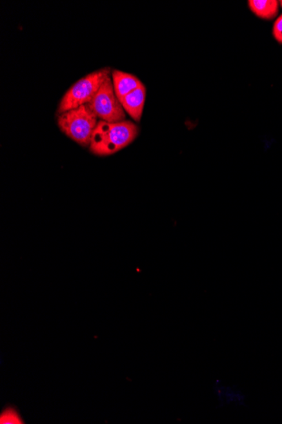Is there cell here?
Here are the masks:
<instances>
[{"label": "cell", "mask_w": 282, "mask_h": 424, "mask_svg": "<svg viewBox=\"0 0 282 424\" xmlns=\"http://www.w3.org/2000/svg\"><path fill=\"white\" fill-rule=\"evenodd\" d=\"M272 33L274 39L282 44V15L274 21Z\"/></svg>", "instance_id": "9c48e42d"}, {"label": "cell", "mask_w": 282, "mask_h": 424, "mask_svg": "<svg viewBox=\"0 0 282 424\" xmlns=\"http://www.w3.org/2000/svg\"><path fill=\"white\" fill-rule=\"evenodd\" d=\"M145 97L146 88L144 84H141L140 87L123 97L121 101L123 110L134 122H141L143 111H144Z\"/></svg>", "instance_id": "5b68a950"}, {"label": "cell", "mask_w": 282, "mask_h": 424, "mask_svg": "<svg viewBox=\"0 0 282 424\" xmlns=\"http://www.w3.org/2000/svg\"><path fill=\"white\" fill-rule=\"evenodd\" d=\"M88 104L100 121L111 123L125 121L126 113L115 95L111 77L107 78Z\"/></svg>", "instance_id": "277c9868"}, {"label": "cell", "mask_w": 282, "mask_h": 424, "mask_svg": "<svg viewBox=\"0 0 282 424\" xmlns=\"http://www.w3.org/2000/svg\"><path fill=\"white\" fill-rule=\"evenodd\" d=\"M140 128L130 121L106 122L99 121L92 134L90 151L105 157L121 151L137 138Z\"/></svg>", "instance_id": "6da1fadb"}, {"label": "cell", "mask_w": 282, "mask_h": 424, "mask_svg": "<svg viewBox=\"0 0 282 424\" xmlns=\"http://www.w3.org/2000/svg\"><path fill=\"white\" fill-rule=\"evenodd\" d=\"M110 71L109 68L97 70L75 82L60 101L58 114L90 104L104 81L110 77Z\"/></svg>", "instance_id": "3957f363"}, {"label": "cell", "mask_w": 282, "mask_h": 424, "mask_svg": "<svg viewBox=\"0 0 282 424\" xmlns=\"http://www.w3.org/2000/svg\"><path fill=\"white\" fill-rule=\"evenodd\" d=\"M216 394L221 406L231 404L243 405L244 403V396L240 390L225 386L221 383L216 385Z\"/></svg>", "instance_id": "ba28073f"}, {"label": "cell", "mask_w": 282, "mask_h": 424, "mask_svg": "<svg viewBox=\"0 0 282 424\" xmlns=\"http://www.w3.org/2000/svg\"><path fill=\"white\" fill-rule=\"evenodd\" d=\"M111 78L115 95L120 102L123 97L143 84L140 79L134 76V75L118 70L112 71Z\"/></svg>", "instance_id": "8992f818"}, {"label": "cell", "mask_w": 282, "mask_h": 424, "mask_svg": "<svg viewBox=\"0 0 282 424\" xmlns=\"http://www.w3.org/2000/svg\"><path fill=\"white\" fill-rule=\"evenodd\" d=\"M248 5L255 16L264 20H272L279 12V2L276 0H250Z\"/></svg>", "instance_id": "52a82bcc"}, {"label": "cell", "mask_w": 282, "mask_h": 424, "mask_svg": "<svg viewBox=\"0 0 282 424\" xmlns=\"http://www.w3.org/2000/svg\"><path fill=\"white\" fill-rule=\"evenodd\" d=\"M280 5L282 7V0H281V1H280Z\"/></svg>", "instance_id": "30bf717a"}, {"label": "cell", "mask_w": 282, "mask_h": 424, "mask_svg": "<svg viewBox=\"0 0 282 424\" xmlns=\"http://www.w3.org/2000/svg\"><path fill=\"white\" fill-rule=\"evenodd\" d=\"M97 119L89 104H85L59 115L57 123L60 131L71 140L82 147H90Z\"/></svg>", "instance_id": "7a4b0ae2"}]
</instances>
